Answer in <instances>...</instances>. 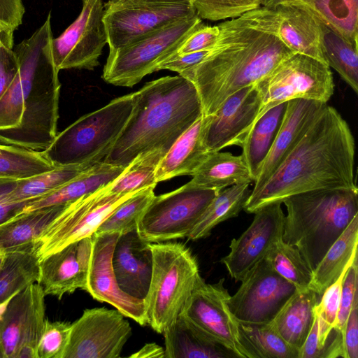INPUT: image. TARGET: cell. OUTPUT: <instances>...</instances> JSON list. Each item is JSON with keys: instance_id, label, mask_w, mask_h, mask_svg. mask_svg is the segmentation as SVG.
<instances>
[{"instance_id": "ffe728a7", "label": "cell", "mask_w": 358, "mask_h": 358, "mask_svg": "<svg viewBox=\"0 0 358 358\" xmlns=\"http://www.w3.org/2000/svg\"><path fill=\"white\" fill-rule=\"evenodd\" d=\"M117 232L94 234L85 292L94 299L110 304L141 326L147 324L144 299L131 296L119 287L112 258Z\"/></svg>"}, {"instance_id": "60d3db41", "label": "cell", "mask_w": 358, "mask_h": 358, "mask_svg": "<svg viewBox=\"0 0 358 358\" xmlns=\"http://www.w3.org/2000/svg\"><path fill=\"white\" fill-rule=\"evenodd\" d=\"M45 150L8 151L0 149V178H29L56 168Z\"/></svg>"}, {"instance_id": "d6986e66", "label": "cell", "mask_w": 358, "mask_h": 358, "mask_svg": "<svg viewBox=\"0 0 358 358\" xmlns=\"http://www.w3.org/2000/svg\"><path fill=\"white\" fill-rule=\"evenodd\" d=\"M262 99L255 86L244 87L228 97L213 115L206 117L203 143L209 152L231 146L241 147L258 120Z\"/></svg>"}, {"instance_id": "6da1fadb", "label": "cell", "mask_w": 358, "mask_h": 358, "mask_svg": "<svg viewBox=\"0 0 358 358\" xmlns=\"http://www.w3.org/2000/svg\"><path fill=\"white\" fill-rule=\"evenodd\" d=\"M217 26L219 36L208 55L180 74L194 85L204 116L293 54L277 34L274 9L260 6Z\"/></svg>"}, {"instance_id": "83f0119b", "label": "cell", "mask_w": 358, "mask_h": 358, "mask_svg": "<svg viewBox=\"0 0 358 358\" xmlns=\"http://www.w3.org/2000/svg\"><path fill=\"white\" fill-rule=\"evenodd\" d=\"M125 168L99 162L52 192L31 201L22 213L65 204L112 182Z\"/></svg>"}, {"instance_id": "e575fe53", "label": "cell", "mask_w": 358, "mask_h": 358, "mask_svg": "<svg viewBox=\"0 0 358 358\" xmlns=\"http://www.w3.org/2000/svg\"><path fill=\"white\" fill-rule=\"evenodd\" d=\"M250 185H234L217 193L188 238L193 241L206 238L218 224L238 216L244 209L250 195Z\"/></svg>"}, {"instance_id": "7bdbcfd3", "label": "cell", "mask_w": 358, "mask_h": 358, "mask_svg": "<svg viewBox=\"0 0 358 358\" xmlns=\"http://www.w3.org/2000/svg\"><path fill=\"white\" fill-rule=\"evenodd\" d=\"M202 20L219 21L238 17L262 6V0H192Z\"/></svg>"}, {"instance_id": "5bb4252c", "label": "cell", "mask_w": 358, "mask_h": 358, "mask_svg": "<svg viewBox=\"0 0 358 358\" xmlns=\"http://www.w3.org/2000/svg\"><path fill=\"white\" fill-rule=\"evenodd\" d=\"M241 282L227 303L234 317L243 323H270L297 291L265 258L253 266Z\"/></svg>"}, {"instance_id": "836d02e7", "label": "cell", "mask_w": 358, "mask_h": 358, "mask_svg": "<svg viewBox=\"0 0 358 358\" xmlns=\"http://www.w3.org/2000/svg\"><path fill=\"white\" fill-rule=\"evenodd\" d=\"M238 333L245 358H299V350L289 345L271 322H238Z\"/></svg>"}, {"instance_id": "d590c367", "label": "cell", "mask_w": 358, "mask_h": 358, "mask_svg": "<svg viewBox=\"0 0 358 358\" xmlns=\"http://www.w3.org/2000/svg\"><path fill=\"white\" fill-rule=\"evenodd\" d=\"M287 102L266 110L255 122L241 146L242 156L254 182L259 169L273 143L280 127Z\"/></svg>"}, {"instance_id": "3957f363", "label": "cell", "mask_w": 358, "mask_h": 358, "mask_svg": "<svg viewBox=\"0 0 358 358\" xmlns=\"http://www.w3.org/2000/svg\"><path fill=\"white\" fill-rule=\"evenodd\" d=\"M133 110L103 162L125 168L138 155L166 154L202 115L194 85L181 76L152 80L132 93Z\"/></svg>"}, {"instance_id": "4dcf8cb0", "label": "cell", "mask_w": 358, "mask_h": 358, "mask_svg": "<svg viewBox=\"0 0 358 358\" xmlns=\"http://www.w3.org/2000/svg\"><path fill=\"white\" fill-rule=\"evenodd\" d=\"M66 204L22 213L1 224L0 252L6 253L38 243L45 229Z\"/></svg>"}, {"instance_id": "ee69618b", "label": "cell", "mask_w": 358, "mask_h": 358, "mask_svg": "<svg viewBox=\"0 0 358 358\" xmlns=\"http://www.w3.org/2000/svg\"><path fill=\"white\" fill-rule=\"evenodd\" d=\"M71 324L45 319L38 348V358H64L68 346Z\"/></svg>"}, {"instance_id": "e0dca14e", "label": "cell", "mask_w": 358, "mask_h": 358, "mask_svg": "<svg viewBox=\"0 0 358 358\" xmlns=\"http://www.w3.org/2000/svg\"><path fill=\"white\" fill-rule=\"evenodd\" d=\"M222 278L208 284L201 277L180 315L215 342L245 358L238 341V322L229 309L230 294Z\"/></svg>"}, {"instance_id": "603a6c76", "label": "cell", "mask_w": 358, "mask_h": 358, "mask_svg": "<svg viewBox=\"0 0 358 358\" xmlns=\"http://www.w3.org/2000/svg\"><path fill=\"white\" fill-rule=\"evenodd\" d=\"M112 264L120 289L131 296L143 299L150 287L152 254L150 243L143 241L136 229L120 235Z\"/></svg>"}, {"instance_id": "91938a15", "label": "cell", "mask_w": 358, "mask_h": 358, "mask_svg": "<svg viewBox=\"0 0 358 358\" xmlns=\"http://www.w3.org/2000/svg\"><path fill=\"white\" fill-rule=\"evenodd\" d=\"M192 1V0H191Z\"/></svg>"}, {"instance_id": "b9f144b4", "label": "cell", "mask_w": 358, "mask_h": 358, "mask_svg": "<svg viewBox=\"0 0 358 358\" xmlns=\"http://www.w3.org/2000/svg\"><path fill=\"white\" fill-rule=\"evenodd\" d=\"M155 186L144 188L123 201L102 222L94 234L126 233L136 229L138 221L155 196Z\"/></svg>"}, {"instance_id": "6f0895ef", "label": "cell", "mask_w": 358, "mask_h": 358, "mask_svg": "<svg viewBox=\"0 0 358 358\" xmlns=\"http://www.w3.org/2000/svg\"><path fill=\"white\" fill-rule=\"evenodd\" d=\"M10 36H13V32L0 30V45L6 38Z\"/></svg>"}, {"instance_id": "f546056e", "label": "cell", "mask_w": 358, "mask_h": 358, "mask_svg": "<svg viewBox=\"0 0 358 358\" xmlns=\"http://www.w3.org/2000/svg\"><path fill=\"white\" fill-rule=\"evenodd\" d=\"M358 215L329 248L313 271L309 287L320 297L357 257Z\"/></svg>"}, {"instance_id": "8992f818", "label": "cell", "mask_w": 358, "mask_h": 358, "mask_svg": "<svg viewBox=\"0 0 358 358\" xmlns=\"http://www.w3.org/2000/svg\"><path fill=\"white\" fill-rule=\"evenodd\" d=\"M132 94L114 99L56 134L44 150L56 165L103 162L133 110Z\"/></svg>"}, {"instance_id": "d4e9b609", "label": "cell", "mask_w": 358, "mask_h": 358, "mask_svg": "<svg viewBox=\"0 0 358 358\" xmlns=\"http://www.w3.org/2000/svg\"><path fill=\"white\" fill-rule=\"evenodd\" d=\"M206 120L202 115L169 148L157 167V182L192 176L205 160L210 153L203 143Z\"/></svg>"}, {"instance_id": "5b68a950", "label": "cell", "mask_w": 358, "mask_h": 358, "mask_svg": "<svg viewBox=\"0 0 358 358\" xmlns=\"http://www.w3.org/2000/svg\"><path fill=\"white\" fill-rule=\"evenodd\" d=\"M152 271L143 299L147 324L164 330L180 315L199 278V264L190 250L178 242L150 243Z\"/></svg>"}, {"instance_id": "7a4b0ae2", "label": "cell", "mask_w": 358, "mask_h": 358, "mask_svg": "<svg viewBox=\"0 0 358 358\" xmlns=\"http://www.w3.org/2000/svg\"><path fill=\"white\" fill-rule=\"evenodd\" d=\"M355 156V138L348 122L327 104L266 183L250 193L243 210L254 213L311 190L356 188Z\"/></svg>"}, {"instance_id": "f907efd6", "label": "cell", "mask_w": 358, "mask_h": 358, "mask_svg": "<svg viewBox=\"0 0 358 358\" xmlns=\"http://www.w3.org/2000/svg\"><path fill=\"white\" fill-rule=\"evenodd\" d=\"M24 12L22 0H0V30L13 32L17 29Z\"/></svg>"}, {"instance_id": "ba28073f", "label": "cell", "mask_w": 358, "mask_h": 358, "mask_svg": "<svg viewBox=\"0 0 358 358\" xmlns=\"http://www.w3.org/2000/svg\"><path fill=\"white\" fill-rule=\"evenodd\" d=\"M52 39L50 12L44 23L13 50L19 62V69L0 99V131L21 128L32 90L59 80V71L55 67L52 57Z\"/></svg>"}, {"instance_id": "484cf974", "label": "cell", "mask_w": 358, "mask_h": 358, "mask_svg": "<svg viewBox=\"0 0 358 358\" xmlns=\"http://www.w3.org/2000/svg\"><path fill=\"white\" fill-rule=\"evenodd\" d=\"M163 334L165 358L238 357L180 315Z\"/></svg>"}, {"instance_id": "cb8c5ba5", "label": "cell", "mask_w": 358, "mask_h": 358, "mask_svg": "<svg viewBox=\"0 0 358 358\" xmlns=\"http://www.w3.org/2000/svg\"><path fill=\"white\" fill-rule=\"evenodd\" d=\"M277 34L293 52L305 55L327 64L322 50L319 20L306 8L286 3L273 8Z\"/></svg>"}, {"instance_id": "277c9868", "label": "cell", "mask_w": 358, "mask_h": 358, "mask_svg": "<svg viewBox=\"0 0 358 358\" xmlns=\"http://www.w3.org/2000/svg\"><path fill=\"white\" fill-rule=\"evenodd\" d=\"M282 240L296 247L313 271L358 215V188L322 189L285 199Z\"/></svg>"}, {"instance_id": "ab89813d", "label": "cell", "mask_w": 358, "mask_h": 358, "mask_svg": "<svg viewBox=\"0 0 358 358\" xmlns=\"http://www.w3.org/2000/svg\"><path fill=\"white\" fill-rule=\"evenodd\" d=\"M164 155L159 150L138 155L117 178L108 184L109 192L128 194L156 186V169Z\"/></svg>"}, {"instance_id": "f5cc1de1", "label": "cell", "mask_w": 358, "mask_h": 358, "mask_svg": "<svg viewBox=\"0 0 358 358\" xmlns=\"http://www.w3.org/2000/svg\"><path fill=\"white\" fill-rule=\"evenodd\" d=\"M323 347L320 343L319 335V319L315 311V318L312 327L301 348L299 358L322 357Z\"/></svg>"}, {"instance_id": "ac0fdd59", "label": "cell", "mask_w": 358, "mask_h": 358, "mask_svg": "<svg viewBox=\"0 0 358 358\" xmlns=\"http://www.w3.org/2000/svg\"><path fill=\"white\" fill-rule=\"evenodd\" d=\"M282 203L266 205L255 213L247 229L230 243V252L220 262L236 282L264 259L273 245L282 238L285 215Z\"/></svg>"}, {"instance_id": "9a60e30c", "label": "cell", "mask_w": 358, "mask_h": 358, "mask_svg": "<svg viewBox=\"0 0 358 358\" xmlns=\"http://www.w3.org/2000/svg\"><path fill=\"white\" fill-rule=\"evenodd\" d=\"M103 13L102 0H83V8L77 19L52 39L53 61L58 71L93 70L99 65V58L108 43Z\"/></svg>"}, {"instance_id": "74e56055", "label": "cell", "mask_w": 358, "mask_h": 358, "mask_svg": "<svg viewBox=\"0 0 358 358\" xmlns=\"http://www.w3.org/2000/svg\"><path fill=\"white\" fill-rule=\"evenodd\" d=\"M95 164L59 165L29 178L20 180L14 189V196L19 201L30 203L58 189Z\"/></svg>"}, {"instance_id": "f35d334b", "label": "cell", "mask_w": 358, "mask_h": 358, "mask_svg": "<svg viewBox=\"0 0 358 358\" xmlns=\"http://www.w3.org/2000/svg\"><path fill=\"white\" fill-rule=\"evenodd\" d=\"M265 259L278 274L291 282L298 291L309 289L313 271L296 247L281 238L273 245Z\"/></svg>"}, {"instance_id": "db71d44e", "label": "cell", "mask_w": 358, "mask_h": 358, "mask_svg": "<svg viewBox=\"0 0 358 358\" xmlns=\"http://www.w3.org/2000/svg\"><path fill=\"white\" fill-rule=\"evenodd\" d=\"M49 143L13 138L0 134V149L8 151L44 150Z\"/></svg>"}, {"instance_id": "2e32d148", "label": "cell", "mask_w": 358, "mask_h": 358, "mask_svg": "<svg viewBox=\"0 0 358 358\" xmlns=\"http://www.w3.org/2000/svg\"><path fill=\"white\" fill-rule=\"evenodd\" d=\"M118 310L85 309L71 324L64 358H119L132 329Z\"/></svg>"}, {"instance_id": "4fadbf2b", "label": "cell", "mask_w": 358, "mask_h": 358, "mask_svg": "<svg viewBox=\"0 0 358 358\" xmlns=\"http://www.w3.org/2000/svg\"><path fill=\"white\" fill-rule=\"evenodd\" d=\"M45 296L36 282L0 304V358H38Z\"/></svg>"}, {"instance_id": "9f6ffc18", "label": "cell", "mask_w": 358, "mask_h": 358, "mask_svg": "<svg viewBox=\"0 0 358 358\" xmlns=\"http://www.w3.org/2000/svg\"><path fill=\"white\" fill-rule=\"evenodd\" d=\"M294 1L295 0H262V6L273 9L280 5L289 3Z\"/></svg>"}, {"instance_id": "44dd1931", "label": "cell", "mask_w": 358, "mask_h": 358, "mask_svg": "<svg viewBox=\"0 0 358 358\" xmlns=\"http://www.w3.org/2000/svg\"><path fill=\"white\" fill-rule=\"evenodd\" d=\"M92 236L71 243L40 259L38 283L45 295L61 299L64 294L78 289L85 291Z\"/></svg>"}, {"instance_id": "7c38bea8", "label": "cell", "mask_w": 358, "mask_h": 358, "mask_svg": "<svg viewBox=\"0 0 358 358\" xmlns=\"http://www.w3.org/2000/svg\"><path fill=\"white\" fill-rule=\"evenodd\" d=\"M138 192L112 194L108 184L67 203L38 241L40 259L71 243L92 236L116 207Z\"/></svg>"}, {"instance_id": "680465c9", "label": "cell", "mask_w": 358, "mask_h": 358, "mask_svg": "<svg viewBox=\"0 0 358 358\" xmlns=\"http://www.w3.org/2000/svg\"><path fill=\"white\" fill-rule=\"evenodd\" d=\"M3 258H4V253L0 252V266H1V264H2Z\"/></svg>"}, {"instance_id": "1f68e13d", "label": "cell", "mask_w": 358, "mask_h": 358, "mask_svg": "<svg viewBox=\"0 0 358 358\" xmlns=\"http://www.w3.org/2000/svg\"><path fill=\"white\" fill-rule=\"evenodd\" d=\"M38 243L4 253L0 266V304L27 287L38 282Z\"/></svg>"}, {"instance_id": "681fc988", "label": "cell", "mask_w": 358, "mask_h": 358, "mask_svg": "<svg viewBox=\"0 0 358 358\" xmlns=\"http://www.w3.org/2000/svg\"><path fill=\"white\" fill-rule=\"evenodd\" d=\"M343 358H358V297L342 330Z\"/></svg>"}, {"instance_id": "d6a6232c", "label": "cell", "mask_w": 358, "mask_h": 358, "mask_svg": "<svg viewBox=\"0 0 358 358\" xmlns=\"http://www.w3.org/2000/svg\"><path fill=\"white\" fill-rule=\"evenodd\" d=\"M289 3L306 8L326 27L358 45V0H295Z\"/></svg>"}, {"instance_id": "30bf717a", "label": "cell", "mask_w": 358, "mask_h": 358, "mask_svg": "<svg viewBox=\"0 0 358 358\" xmlns=\"http://www.w3.org/2000/svg\"><path fill=\"white\" fill-rule=\"evenodd\" d=\"M217 193L187 183L152 199L138 223L141 238L149 243L188 237Z\"/></svg>"}, {"instance_id": "4316f807", "label": "cell", "mask_w": 358, "mask_h": 358, "mask_svg": "<svg viewBox=\"0 0 358 358\" xmlns=\"http://www.w3.org/2000/svg\"><path fill=\"white\" fill-rule=\"evenodd\" d=\"M192 176L188 185L214 190L217 194L234 185L254 182L242 155L236 156L228 152H210Z\"/></svg>"}, {"instance_id": "8fae6325", "label": "cell", "mask_w": 358, "mask_h": 358, "mask_svg": "<svg viewBox=\"0 0 358 358\" xmlns=\"http://www.w3.org/2000/svg\"><path fill=\"white\" fill-rule=\"evenodd\" d=\"M196 14L191 0H108L103 20L110 50L170 22Z\"/></svg>"}, {"instance_id": "7402d4cb", "label": "cell", "mask_w": 358, "mask_h": 358, "mask_svg": "<svg viewBox=\"0 0 358 358\" xmlns=\"http://www.w3.org/2000/svg\"><path fill=\"white\" fill-rule=\"evenodd\" d=\"M326 105L327 103L306 99L287 101L280 127L259 169L251 193L257 192L266 183Z\"/></svg>"}, {"instance_id": "c3c4849f", "label": "cell", "mask_w": 358, "mask_h": 358, "mask_svg": "<svg viewBox=\"0 0 358 358\" xmlns=\"http://www.w3.org/2000/svg\"><path fill=\"white\" fill-rule=\"evenodd\" d=\"M13 36L6 38L0 45V99L14 80L19 62L13 50Z\"/></svg>"}, {"instance_id": "816d5d0a", "label": "cell", "mask_w": 358, "mask_h": 358, "mask_svg": "<svg viewBox=\"0 0 358 358\" xmlns=\"http://www.w3.org/2000/svg\"><path fill=\"white\" fill-rule=\"evenodd\" d=\"M210 50L182 55L175 52L162 61L158 65L157 70H170L180 75L200 63L208 55Z\"/></svg>"}, {"instance_id": "11a10c76", "label": "cell", "mask_w": 358, "mask_h": 358, "mask_svg": "<svg viewBox=\"0 0 358 358\" xmlns=\"http://www.w3.org/2000/svg\"><path fill=\"white\" fill-rule=\"evenodd\" d=\"M131 358H165L164 349L155 343L143 346L138 352L131 355Z\"/></svg>"}, {"instance_id": "7dc6e473", "label": "cell", "mask_w": 358, "mask_h": 358, "mask_svg": "<svg viewBox=\"0 0 358 358\" xmlns=\"http://www.w3.org/2000/svg\"><path fill=\"white\" fill-rule=\"evenodd\" d=\"M19 180L0 178V224L20 214L29 203L19 201L14 196Z\"/></svg>"}, {"instance_id": "f6af8a7d", "label": "cell", "mask_w": 358, "mask_h": 358, "mask_svg": "<svg viewBox=\"0 0 358 358\" xmlns=\"http://www.w3.org/2000/svg\"><path fill=\"white\" fill-rule=\"evenodd\" d=\"M357 263V257H356L348 267L343 278L338 312L334 328L340 332H342L355 299L358 297Z\"/></svg>"}, {"instance_id": "f1b7e54d", "label": "cell", "mask_w": 358, "mask_h": 358, "mask_svg": "<svg viewBox=\"0 0 358 358\" xmlns=\"http://www.w3.org/2000/svg\"><path fill=\"white\" fill-rule=\"evenodd\" d=\"M320 299L312 289L297 290L271 322L279 335L299 350L312 327Z\"/></svg>"}, {"instance_id": "52a82bcc", "label": "cell", "mask_w": 358, "mask_h": 358, "mask_svg": "<svg viewBox=\"0 0 358 358\" xmlns=\"http://www.w3.org/2000/svg\"><path fill=\"white\" fill-rule=\"evenodd\" d=\"M202 23L197 14L182 17L127 45L110 50L102 78L113 85L133 87L148 74L157 71L158 65L176 52Z\"/></svg>"}, {"instance_id": "bcb514c9", "label": "cell", "mask_w": 358, "mask_h": 358, "mask_svg": "<svg viewBox=\"0 0 358 358\" xmlns=\"http://www.w3.org/2000/svg\"><path fill=\"white\" fill-rule=\"evenodd\" d=\"M218 36L217 25L209 26L203 22L182 43L176 53L182 55L210 50L214 46Z\"/></svg>"}, {"instance_id": "9c48e42d", "label": "cell", "mask_w": 358, "mask_h": 358, "mask_svg": "<svg viewBox=\"0 0 358 358\" xmlns=\"http://www.w3.org/2000/svg\"><path fill=\"white\" fill-rule=\"evenodd\" d=\"M255 86L262 99L259 118L271 108L294 99L327 103L334 92L330 67L299 53L285 58Z\"/></svg>"}, {"instance_id": "8d00e7d4", "label": "cell", "mask_w": 358, "mask_h": 358, "mask_svg": "<svg viewBox=\"0 0 358 358\" xmlns=\"http://www.w3.org/2000/svg\"><path fill=\"white\" fill-rule=\"evenodd\" d=\"M320 22V21H319ZM323 54L327 65L357 94L358 47L320 22Z\"/></svg>"}]
</instances>
